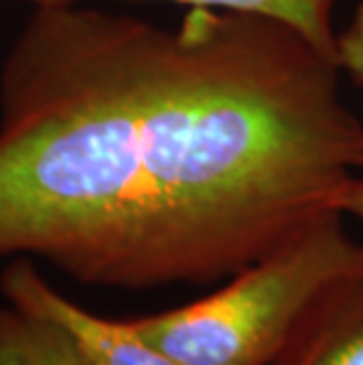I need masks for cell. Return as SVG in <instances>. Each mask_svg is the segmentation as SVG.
<instances>
[{
    "instance_id": "obj_5",
    "label": "cell",
    "mask_w": 363,
    "mask_h": 365,
    "mask_svg": "<svg viewBox=\"0 0 363 365\" xmlns=\"http://www.w3.org/2000/svg\"><path fill=\"white\" fill-rule=\"evenodd\" d=\"M34 7L41 5H71L85 0H19ZM156 3H177L187 7H210V10L248 12L283 21L302 34L314 48L333 57L335 52V29L333 10L337 0H156ZM335 61V59H333Z\"/></svg>"
},
{
    "instance_id": "obj_4",
    "label": "cell",
    "mask_w": 363,
    "mask_h": 365,
    "mask_svg": "<svg viewBox=\"0 0 363 365\" xmlns=\"http://www.w3.org/2000/svg\"><path fill=\"white\" fill-rule=\"evenodd\" d=\"M276 365H363V271L316 309Z\"/></svg>"
},
{
    "instance_id": "obj_9",
    "label": "cell",
    "mask_w": 363,
    "mask_h": 365,
    "mask_svg": "<svg viewBox=\"0 0 363 365\" xmlns=\"http://www.w3.org/2000/svg\"><path fill=\"white\" fill-rule=\"evenodd\" d=\"M339 210H342V215H352V217H357L359 222H363V170L354 177L352 184L347 186Z\"/></svg>"
},
{
    "instance_id": "obj_2",
    "label": "cell",
    "mask_w": 363,
    "mask_h": 365,
    "mask_svg": "<svg viewBox=\"0 0 363 365\" xmlns=\"http://www.w3.org/2000/svg\"><path fill=\"white\" fill-rule=\"evenodd\" d=\"M342 217L314 220L208 297L130 323L184 365H276L316 309L363 271V243Z\"/></svg>"
},
{
    "instance_id": "obj_7",
    "label": "cell",
    "mask_w": 363,
    "mask_h": 365,
    "mask_svg": "<svg viewBox=\"0 0 363 365\" xmlns=\"http://www.w3.org/2000/svg\"><path fill=\"white\" fill-rule=\"evenodd\" d=\"M335 66L363 90V3L357 5L349 24L335 34Z\"/></svg>"
},
{
    "instance_id": "obj_1",
    "label": "cell",
    "mask_w": 363,
    "mask_h": 365,
    "mask_svg": "<svg viewBox=\"0 0 363 365\" xmlns=\"http://www.w3.org/2000/svg\"><path fill=\"white\" fill-rule=\"evenodd\" d=\"M361 170L333 57L262 14L41 5L0 64V257L88 285L229 278Z\"/></svg>"
},
{
    "instance_id": "obj_8",
    "label": "cell",
    "mask_w": 363,
    "mask_h": 365,
    "mask_svg": "<svg viewBox=\"0 0 363 365\" xmlns=\"http://www.w3.org/2000/svg\"><path fill=\"white\" fill-rule=\"evenodd\" d=\"M0 365H24L19 359L17 346H14L7 309H0Z\"/></svg>"
},
{
    "instance_id": "obj_3",
    "label": "cell",
    "mask_w": 363,
    "mask_h": 365,
    "mask_svg": "<svg viewBox=\"0 0 363 365\" xmlns=\"http://www.w3.org/2000/svg\"><path fill=\"white\" fill-rule=\"evenodd\" d=\"M0 287L7 304L36 309L64 325L90 365H184L144 339L130 321H109L85 312L45 281L31 259L10 264Z\"/></svg>"
},
{
    "instance_id": "obj_6",
    "label": "cell",
    "mask_w": 363,
    "mask_h": 365,
    "mask_svg": "<svg viewBox=\"0 0 363 365\" xmlns=\"http://www.w3.org/2000/svg\"><path fill=\"white\" fill-rule=\"evenodd\" d=\"M14 346L24 365H90L64 325L29 307H7Z\"/></svg>"
}]
</instances>
